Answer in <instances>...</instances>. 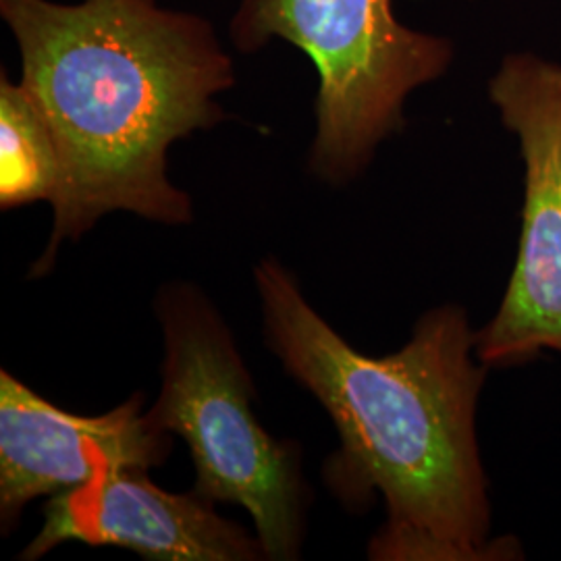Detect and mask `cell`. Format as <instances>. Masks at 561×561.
<instances>
[{"label":"cell","instance_id":"cell-1","mask_svg":"<svg viewBox=\"0 0 561 561\" xmlns=\"http://www.w3.org/2000/svg\"><path fill=\"white\" fill-rule=\"evenodd\" d=\"M266 343L337 428L341 449L324 477L337 497L364 505L379 493L387 524L373 560H491V505L477 442L486 366L472 362L477 335L458 306L422 317L400 352L354 350L275 259L256 271Z\"/></svg>","mask_w":561,"mask_h":561},{"label":"cell","instance_id":"cell-2","mask_svg":"<svg viewBox=\"0 0 561 561\" xmlns=\"http://www.w3.org/2000/svg\"><path fill=\"white\" fill-rule=\"evenodd\" d=\"M0 15L20 46L21 83L59 148L55 227L32 277L108 213L192 222L167 154L222 119L217 96L236 71L213 23L159 0H0Z\"/></svg>","mask_w":561,"mask_h":561},{"label":"cell","instance_id":"cell-3","mask_svg":"<svg viewBox=\"0 0 561 561\" xmlns=\"http://www.w3.org/2000/svg\"><path fill=\"white\" fill-rule=\"evenodd\" d=\"M164 333L161 396L148 410L187 443L194 491L243 507L266 560H296L306 486L294 443L275 442L252 410L254 385L227 324L194 285H164L157 298Z\"/></svg>","mask_w":561,"mask_h":561},{"label":"cell","instance_id":"cell-4","mask_svg":"<svg viewBox=\"0 0 561 561\" xmlns=\"http://www.w3.org/2000/svg\"><path fill=\"white\" fill-rule=\"evenodd\" d=\"M229 36L240 53L275 38L319 71L310 173L331 185L358 178L403 125V104L447 73L449 38L403 25L393 0H241Z\"/></svg>","mask_w":561,"mask_h":561},{"label":"cell","instance_id":"cell-5","mask_svg":"<svg viewBox=\"0 0 561 561\" xmlns=\"http://www.w3.org/2000/svg\"><path fill=\"white\" fill-rule=\"evenodd\" d=\"M503 125L520 141V245L502 306L477 333L481 364L561 354V62L512 53L489 81Z\"/></svg>","mask_w":561,"mask_h":561},{"label":"cell","instance_id":"cell-6","mask_svg":"<svg viewBox=\"0 0 561 561\" xmlns=\"http://www.w3.org/2000/svg\"><path fill=\"white\" fill-rule=\"evenodd\" d=\"M138 393L101 416L69 414L0 373V522L2 533L42 495H60L113 468L167 460L171 435L141 412Z\"/></svg>","mask_w":561,"mask_h":561},{"label":"cell","instance_id":"cell-7","mask_svg":"<svg viewBox=\"0 0 561 561\" xmlns=\"http://www.w3.org/2000/svg\"><path fill=\"white\" fill-rule=\"evenodd\" d=\"M67 541L113 545L159 561L266 558L261 541L222 520L215 503L196 491L169 493L144 468H113L80 489L53 495L38 537L21 558L36 560Z\"/></svg>","mask_w":561,"mask_h":561},{"label":"cell","instance_id":"cell-8","mask_svg":"<svg viewBox=\"0 0 561 561\" xmlns=\"http://www.w3.org/2000/svg\"><path fill=\"white\" fill-rule=\"evenodd\" d=\"M59 148L48 121L23 83L0 80V208L55 201Z\"/></svg>","mask_w":561,"mask_h":561}]
</instances>
